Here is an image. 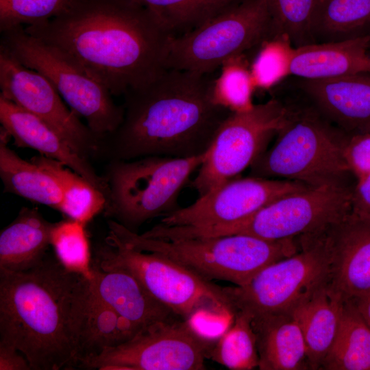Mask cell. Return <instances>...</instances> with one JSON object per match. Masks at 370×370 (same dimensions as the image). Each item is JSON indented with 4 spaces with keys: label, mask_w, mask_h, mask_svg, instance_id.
<instances>
[{
    "label": "cell",
    "mask_w": 370,
    "mask_h": 370,
    "mask_svg": "<svg viewBox=\"0 0 370 370\" xmlns=\"http://www.w3.org/2000/svg\"><path fill=\"white\" fill-rule=\"evenodd\" d=\"M297 238L295 254L267 266L244 286L223 287L235 312L251 317L291 312L329 282V256L320 232Z\"/></svg>",
    "instance_id": "obj_10"
},
{
    "label": "cell",
    "mask_w": 370,
    "mask_h": 370,
    "mask_svg": "<svg viewBox=\"0 0 370 370\" xmlns=\"http://www.w3.org/2000/svg\"><path fill=\"white\" fill-rule=\"evenodd\" d=\"M219 76L212 80L214 101L232 112L251 109L256 88L249 66L244 55L228 60L221 66Z\"/></svg>",
    "instance_id": "obj_31"
},
{
    "label": "cell",
    "mask_w": 370,
    "mask_h": 370,
    "mask_svg": "<svg viewBox=\"0 0 370 370\" xmlns=\"http://www.w3.org/2000/svg\"><path fill=\"white\" fill-rule=\"evenodd\" d=\"M208 75L165 69L123 95L117 129L102 140L110 160L151 156L190 158L206 152L232 112L214 101Z\"/></svg>",
    "instance_id": "obj_3"
},
{
    "label": "cell",
    "mask_w": 370,
    "mask_h": 370,
    "mask_svg": "<svg viewBox=\"0 0 370 370\" xmlns=\"http://www.w3.org/2000/svg\"><path fill=\"white\" fill-rule=\"evenodd\" d=\"M260 370L310 369L304 338L291 312L251 317Z\"/></svg>",
    "instance_id": "obj_21"
},
{
    "label": "cell",
    "mask_w": 370,
    "mask_h": 370,
    "mask_svg": "<svg viewBox=\"0 0 370 370\" xmlns=\"http://www.w3.org/2000/svg\"><path fill=\"white\" fill-rule=\"evenodd\" d=\"M0 95L41 119L86 159L101 151V140L69 108L51 83L0 51Z\"/></svg>",
    "instance_id": "obj_15"
},
{
    "label": "cell",
    "mask_w": 370,
    "mask_h": 370,
    "mask_svg": "<svg viewBox=\"0 0 370 370\" xmlns=\"http://www.w3.org/2000/svg\"><path fill=\"white\" fill-rule=\"evenodd\" d=\"M108 231L134 247L164 256L204 279L247 284L267 266L299 248L297 238L270 241L247 234L160 239L146 238L108 219Z\"/></svg>",
    "instance_id": "obj_4"
},
{
    "label": "cell",
    "mask_w": 370,
    "mask_h": 370,
    "mask_svg": "<svg viewBox=\"0 0 370 370\" xmlns=\"http://www.w3.org/2000/svg\"><path fill=\"white\" fill-rule=\"evenodd\" d=\"M24 29L114 97L145 85L165 69L171 36L147 9L129 0H81L64 14Z\"/></svg>",
    "instance_id": "obj_1"
},
{
    "label": "cell",
    "mask_w": 370,
    "mask_h": 370,
    "mask_svg": "<svg viewBox=\"0 0 370 370\" xmlns=\"http://www.w3.org/2000/svg\"><path fill=\"white\" fill-rule=\"evenodd\" d=\"M370 36L295 47L291 75L318 80L370 73Z\"/></svg>",
    "instance_id": "obj_20"
},
{
    "label": "cell",
    "mask_w": 370,
    "mask_h": 370,
    "mask_svg": "<svg viewBox=\"0 0 370 370\" xmlns=\"http://www.w3.org/2000/svg\"><path fill=\"white\" fill-rule=\"evenodd\" d=\"M53 224L37 209L23 208L0 233V269L21 272L40 264L51 245Z\"/></svg>",
    "instance_id": "obj_23"
},
{
    "label": "cell",
    "mask_w": 370,
    "mask_h": 370,
    "mask_svg": "<svg viewBox=\"0 0 370 370\" xmlns=\"http://www.w3.org/2000/svg\"><path fill=\"white\" fill-rule=\"evenodd\" d=\"M318 0H269L272 34L299 47L314 42L312 22Z\"/></svg>",
    "instance_id": "obj_33"
},
{
    "label": "cell",
    "mask_w": 370,
    "mask_h": 370,
    "mask_svg": "<svg viewBox=\"0 0 370 370\" xmlns=\"http://www.w3.org/2000/svg\"><path fill=\"white\" fill-rule=\"evenodd\" d=\"M208 358L231 370L258 368L256 337L249 315L235 312L232 324L212 342Z\"/></svg>",
    "instance_id": "obj_29"
},
{
    "label": "cell",
    "mask_w": 370,
    "mask_h": 370,
    "mask_svg": "<svg viewBox=\"0 0 370 370\" xmlns=\"http://www.w3.org/2000/svg\"><path fill=\"white\" fill-rule=\"evenodd\" d=\"M30 161L56 179L63 195L60 212L68 218L86 225L103 212L107 201L106 195L84 177L62 162L40 154L33 156Z\"/></svg>",
    "instance_id": "obj_26"
},
{
    "label": "cell",
    "mask_w": 370,
    "mask_h": 370,
    "mask_svg": "<svg viewBox=\"0 0 370 370\" xmlns=\"http://www.w3.org/2000/svg\"><path fill=\"white\" fill-rule=\"evenodd\" d=\"M344 299L329 282L291 313L302 332L310 369H321L340 324Z\"/></svg>",
    "instance_id": "obj_22"
},
{
    "label": "cell",
    "mask_w": 370,
    "mask_h": 370,
    "mask_svg": "<svg viewBox=\"0 0 370 370\" xmlns=\"http://www.w3.org/2000/svg\"><path fill=\"white\" fill-rule=\"evenodd\" d=\"M370 327V291L362 296L351 300Z\"/></svg>",
    "instance_id": "obj_39"
},
{
    "label": "cell",
    "mask_w": 370,
    "mask_h": 370,
    "mask_svg": "<svg viewBox=\"0 0 370 370\" xmlns=\"http://www.w3.org/2000/svg\"><path fill=\"white\" fill-rule=\"evenodd\" d=\"M370 25V0H318L312 22L314 38L325 42L353 38Z\"/></svg>",
    "instance_id": "obj_28"
},
{
    "label": "cell",
    "mask_w": 370,
    "mask_h": 370,
    "mask_svg": "<svg viewBox=\"0 0 370 370\" xmlns=\"http://www.w3.org/2000/svg\"><path fill=\"white\" fill-rule=\"evenodd\" d=\"M250 72L256 88L269 89L291 75L295 47L286 35H275L260 44Z\"/></svg>",
    "instance_id": "obj_34"
},
{
    "label": "cell",
    "mask_w": 370,
    "mask_h": 370,
    "mask_svg": "<svg viewBox=\"0 0 370 370\" xmlns=\"http://www.w3.org/2000/svg\"><path fill=\"white\" fill-rule=\"evenodd\" d=\"M308 188L290 180L234 177L199 196L190 205L164 216L159 224L184 230L229 226L246 220L286 195Z\"/></svg>",
    "instance_id": "obj_14"
},
{
    "label": "cell",
    "mask_w": 370,
    "mask_h": 370,
    "mask_svg": "<svg viewBox=\"0 0 370 370\" xmlns=\"http://www.w3.org/2000/svg\"><path fill=\"white\" fill-rule=\"evenodd\" d=\"M0 51L43 75L101 141L121 124L123 106L114 101L110 92L60 51L27 33L24 26L1 32Z\"/></svg>",
    "instance_id": "obj_8"
},
{
    "label": "cell",
    "mask_w": 370,
    "mask_h": 370,
    "mask_svg": "<svg viewBox=\"0 0 370 370\" xmlns=\"http://www.w3.org/2000/svg\"><path fill=\"white\" fill-rule=\"evenodd\" d=\"M90 281L48 258L26 271L0 269V343L32 370L73 369L82 354Z\"/></svg>",
    "instance_id": "obj_2"
},
{
    "label": "cell",
    "mask_w": 370,
    "mask_h": 370,
    "mask_svg": "<svg viewBox=\"0 0 370 370\" xmlns=\"http://www.w3.org/2000/svg\"><path fill=\"white\" fill-rule=\"evenodd\" d=\"M81 0H0V32L42 23L64 14Z\"/></svg>",
    "instance_id": "obj_35"
},
{
    "label": "cell",
    "mask_w": 370,
    "mask_h": 370,
    "mask_svg": "<svg viewBox=\"0 0 370 370\" xmlns=\"http://www.w3.org/2000/svg\"><path fill=\"white\" fill-rule=\"evenodd\" d=\"M85 225L69 218L54 223L51 245L56 258L64 267L90 280L92 260Z\"/></svg>",
    "instance_id": "obj_32"
},
{
    "label": "cell",
    "mask_w": 370,
    "mask_h": 370,
    "mask_svg": "<svg viewBox=\"0 0 370 370\" xmlns=\"http://www.w3.org/2000/svg\"><path fill=\"white\" fill-rule=\"evenodd\" d=\"M354 186L310 187L275 201L242 222L215 229L190 231L188 236L247 234L278 241L318 232L352 210Z\"/></svg>",
    "instance_id": "obj_11"
},
{
    "label": "cell",
    "mask_w": 370,
    "mask_h": 370,
    "mask_svg": "<svg viewBox=\"0 0 370 370\" xmlns=\"http://www.w3.org/2000/svg\"><path fill=\"white\" fill-rule=\"evenodd\" d=\"M147 9L171 36L186 33L241 0H129Z\"/></svg>",
    "instance_id": "obj_27"
},
{
    "label": "cell",
    "mask_w": 370,
    "mask_h": 370,
    "mask_svg": "<svg viewBox=\"0 0 370 370\" xmlns=\"http://www.w3.org/2000/svg\"><path fill=\"white\" fill-rule=\"evenodd\" d=\"M0 122L17 147L36 150L62 162L103 192L107 199L108 186L103 176L98 175L88 160L45 121L0 95Z\"/></svg>",
    "instance_id": "obj_17"
},
{
    "label": "cell",
    "mask_w": 370,
    "mask_h": 370,
    "mask_svg": "<svg viewBox=\"0 0 370 370\" xmlns=\"http://www.w3.org/2000/svg\"><path fill=\"white\" fill-rule=\"evenodd\" d=\"M303 79L301 88L328 119L349 134L370 133V75Z\"/></svg>",
    "instance_id": "obj_18"
},
{
    "label": "cell",
    "mask_w": 370,
    "mask_h": 370,
    "mask_svg": "<svg viewBox=\"0 0 370 370\" xmlns=\"http://www.w3.org/2000/svg\"><path fill=\"white\" fill-rule=\"evenodd\" d=\"M207 153L110 160L103 176L108 186L104 216L137 232L148 221L178 209L180 192Z\"/></svg>",
    "instance_id": "obj_7"
},
{
    "label": "cell",
    "mask_w": 370,
    "mask_h": 370,
    "mask_svg": "<svg viewBox=\"0 0 370 370\" xmlns=\"http://www.w3.org/2000/svg\"><path fill=\"white\" fill-rule=\"evenodd\" d=\"M0 370H32L24 355L15 347L0 343Z\"/></svg>",
    "instance_id": "obj_37"
},
{
    "label": "cell",
    "mask_w": 370,
    "mask_h": 370,
    "mask_svg": "<svg viewBox=\"0 0 370 370\" xmlns=\"http://www.w3.org/2000/svg\"><path fill=\"white\" fill-rule=\"evenodd\" d=\"M212 341L188 320L154 323L130 340L82 360L79 368L97 370L206 369Z\"/></svg>",
    "instance_id": "obj_13"
},
{
    "label": "cell",
    "mask_w": 370,
    "mask_h": 370,
    "mask_svg": "<svg viewBox=\"0 0 370 370\" xmlns=\"http://www.w3.org/2000/svg\"><path fill=\"white\" fill-rule=\"evenodd\" d=\"M352 209L370 214V173L354 186L352 195Z\"/></svg>",
    "instance_id": "obj_38"
},
{
    "label": "cell",
    "mask_w": 370,
    "mask_h": 370,
    "mask_svg": "<svg viewBox=\"0 0 370 370\" xmlns=\"http://www.w3.org/2000/svg\"><path fill=\"white\" fill-rule=\"evenodd\" d=\"M272 33L269 0H241L180 36H171L165 69L208 75L260 45Z\"/></svg>",
    "instance_id": "obj_9"
},
{
    "label": "cell",
    "mask_w": 370,
    "mask_h": 370,
    "mask_svg": "<svg viewBox=\"0 0 370 370\" xmlns=\"http://www.w3.org/2000/svg\"><path fill=\"white\" fill-rule=\"evenodd\" d=\"M92 269V291L127 321L136 333L154 323L180 317L151 295L127 270L102 269L93 264Z\"/></svg>",
    "instance_id": "obj_19"
},
{
    "label": "cell",
    "mask_w": 370,
    "mask_h": 370,
    "mask_svg": "<svg viewBox=\"0 0 370 370\" xmlns=\"http://www.w3.org/2000/svg\"><path fill=\"white\" fill-rule=\"evenodd\" d=\"M292 109L275 99L231 112L218 128L191 182L199 196L234 178L261 155L287 123Z\"/></svg>",
    "instance_id": "obj_12"
},
{
    "label": "cell",
    "mask_w": 370,
    "mask_h": 370,
    "mask_svg": "<svg viewBox=\"0 0 370 370\" xmlns=\"http://www.w3.org/2000/svg\"><path fill=\"white\" fill-rule=\"evenodd\" d=\"M344 157L357 182L367 177L370 173V133L349 134Z\"/></svg>",
    "instance_id": "obj_36"
},
{
    "label": "cell",
    "mask_w": 370,
    "mask_h": 370,
    "mask_svg": "<svg viewBox=\"0 0 370 370\" xmlns=\"http://www.w3.org/2000/svg\"><path fill=\"white\" fill-rule=\"evenodd\" d=\"M329 256V283L344 299L370 291V214L352 209L319 231Z\"/></svg>",
    "instance_id": "obj_16"
},
{
    "label": "cell",
    "mask_w": 370,
    "mask_h": 370,
    "mask_svg": "<svg viewBox=\"0 0 370 370\" xmlns=\"http://www.w3.org/2000/svg\"><path fill=\"white\" fill-rule=\"evenodd\" d=\"M92 264L127 270L157 301L193 323L199 317L229 326L233 322L235 310L223 287L164 256L138 249L109 231L95 249Z\"/></svg>",
    "instance_id": "obj_5"
},
{
    "label": "cell",
    "mask_w": 370,
    "mask_h": 370,
    "mask_svg": "<svg viewBox=\"0 0 370 370\" xmlns=\"http://www.w3.org/2000/svg\"><path fill=\"white\" fill-rule=\"evenodd\" d=\"M136 334L130 323L99 298L91 288L79 363L83 359L97 355L105 348L130 340Z\"/></svg>",
    "instance_id": "obj_30"
},
{
    "label": "cell",
    "mask_w": 370,
    "mask_h": 370,
    "mask_svg": "<svg viewBox=\"0 0 370 370\" xmlns=\"http://www.w3.org/2000/svg\"><path fill=\"white\" fill-rule=\"evenodd\" d=\"M321 369L370 370V327L351 300L343 301L338 332Z\"/></svg>",
    "instance_id": "obj_25"
},
{
    "label": "cell",
    "mask_w": 370,
    "mask_h": 370,
    "mask_svg": "<svg viewBox=\"0 0 370 370\" xmlns=\"http://www.w3.org/2000/svg\"><path fill=\"white\" fill-rule=\"evenodd\" d=\"M10 138L1 126L0 177L3 192L60 212L63 195L56 179L36 164L18 156L8 146Z\"/></svg>",
    "instance_id": "obj_24"
},
{
    "label": "cell",
    "mask_w": 370,
    "mask_h": 370,
    "mask_svg": "<svg viewBox=\"0 0 370 370\" xmlns=\"http://www.w3.org/2000/svg\"><path fill=\"white\" fill-rule=\"evenodd\" d=\"M274 145L250 166L251 176L284 177L310 188L349 185L344 149L349 134L311 110L292 109Z\"/></svg>",
    "instance_id": "obj_6"
}]
</instances>
